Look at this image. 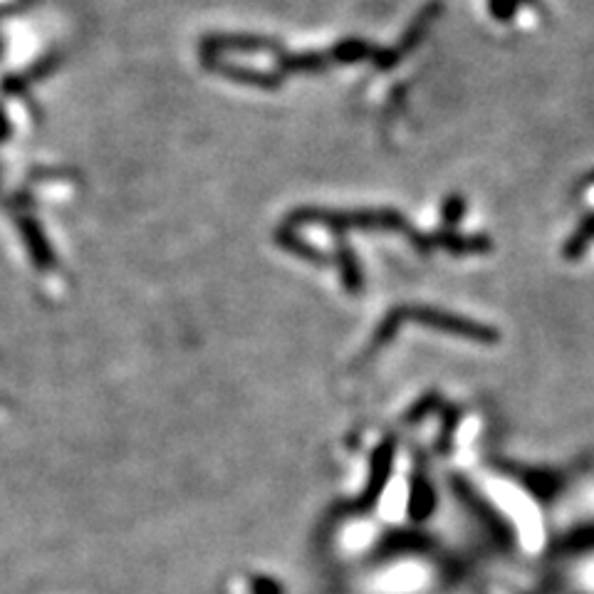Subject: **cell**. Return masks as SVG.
Instances as JSON below:
<instances>
[{
    "mask_svg": "<svg viewBox=\"0 0 594 594\" xmlns=\"http://www.w3.org/2000/svg\"><path fill=\"white\" fill-rule=\"evenodd\" d=\"M409 315L411 320L421 322V325L448 332V335L463 337V340L478 342V345H495V342L500 340L498 332L491 330V327L478 325V322H471V320H463V317H456V315H448V312L419 307V310H409Z\"/></svg>",
    "mask_w": 594,
    "mask_h": 594,
    "instance_id": "1",
    "label": "cell"
},
{
    "mask_svg": "<svg viewBox=\"0 0 594 594\" xmlns=\"http://www.w3.org/2000/svg\"><path fill=\"white\" fill-rule=\"evenodd\" d=\"M453 488H456V491L461 493L463 503H466L471 510H476L478 518H481L483 523H486L488 528L493 530L495 538H500V540H503V543H510V540H513V535H510L508 523H505L503 518H498V513H493L491 505H488L483 498H478V493L473 495V493H471V488H468L466 483L461 481V478H456V481H453Z\"/></svg>",
    "mask_w": 594,
    "mask_h": 594,
    "instance_id": "2",
    "label": "cell"
},
{
    "mask_svg": "<svg viewBox=\"0 0 594 594\" xmlns=\"http://www.w3.org/2000/svg\"><path fill=\"white\" fill-rule=\"evenodd\" d=\"M392 461H394V444L392 441H384V444L377 448V453H374L372 481H369L367 495H364V505H372L374 500H379V493H382V488L387 486V481H389Z\"/></svg>",
    "mask_w": 594,
    "mask_h": 594,
    "instance_id": "3",
    "label": "cell"
},
{
    "mask_svg": "<svg viewBox=\"0 0 594 594\" xmlns=\"http://www.w3.org/2000/svg\"><path fill=\"white\" fill-rule=\"evenodd\" d=\"M434 505H436L434 491H431V486L426 483V478L419 473V478H414V486H411V500H409L411 518L414 520L429 518V513L434 510Z\"/></svg>",
    "mask_w": 594,
    "mask_h": 594,
    "instance_id": "4",
    "label": "cell"
},
{
    "mask_svg": "<svg viewBox=\"0 0 594 594\" xmlns=\"http://www.w3.org/2000/svg\"><path fill=\"white\" fill-rule=\"evenodd\" d=\"M253 592L255 594H280V585L273 580H255Z\"/></svg>",
    "mask_w": 594,
    "mask_h": 594,
    "instance_id": "5",
    "label": "cell"
}]
</instances>
